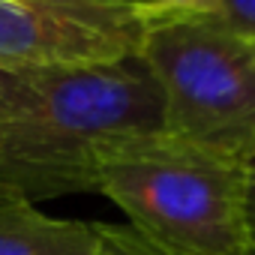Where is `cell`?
<instances>
[{
  "mask_svg": "<svg viewBox=\"0 0 255 255\" xmlns=\"http://www.w3.org/2000/svg\"><path fill=\"white\" fill-rule=\"evenodd\" d=\"M156 132H165L162 96L141 54L33 69L30 102L0 126V195L96 192L99 162L114 147Z\"/></svg>",
  "mask_w": 255,
  "mask_h": 255,
  "instance_id": "1",
  "label": "cell"
},
{
  "mask_svg": "<svg viewBox=\"0 0 255 255\" xmlns=\"http://www.w3.org/2000/svg\"><path fill=\"white\" fill-rule=\"evenodd\" d=\"M246 186L240 159L165 132L114 147L96 174L129 228L174 255H252Z\"/></svg>",
  "mask_w": 255,
  "mask_h": 255,
  "instance_id": "2",
  "label": "cell"
},
{
  "mask_svg": "<svg viewBox=\"0 0 255 255\" xmlns=\"http://www.w3.org/2000/svg\"><path fill=\"white\" fill-rule=\"evenodd\" d=\"M165 135L240 159L255 153V45L210 12H150L141 48Z\"/></svg>",
  "mask_w": 255,
  "mask_h": 255,
  "instance_id": "3",
  "label": "cell"
},
{
  "mask_svg": "<svg viewBox=\"0 0 255 255\" xmlns=\"http://www.w3.org/2000/svg\"><path fill=\"white\" fill-rule=\"evenodd\" d=\"M150 12V6L0 0V66L66 69L132 57Z\"/></svg>",
  "mask_w": 255,
  "mask_h": 255,
  "instance_id": "4",
  "label": "cell"
},
{
  "mask_svg": "<svg viewBox=\"0 0 255 255\" xmlns=\"http://www.w3.org/2000/svg\"><path fill=\"white\" fill-rule=\"evenodd\" d=\"M102 222L42 213L36 201L0 195V255H99Z\"/></svg>",
  "mask_w": 255,
  "mask_h": 255,
  "instance_id": "5",
  "label": "cell"
},
{
  "mask_svg": "<svg viewBox=\"0 0 255 255\" xmlns=\"http://www.w3.org/2000/svg\"><path fill=\"white\" fill-rule=\"evenodd\" d=\"M99 255H174L156 243H150L147 237H141L135 228L129 225H108L102 222V234H99ZM255 255V252H252Z\"/></svg>",
  "mask_w": 255,
  "mask_h": 255,
  "instance_id": "6",
  "label": "cell"
},
{
  "mask_svg": "<svg viewBox=\"0 0 255 255\" xmlns=\"http://www.w3.org/2000/svg\"><path fill=\"white\" fill-rule=\"evenodd\" d=\"M33 96V69L0 66V126L24 111Z\"/></svg>",
  "mask_w": 255,
  "mask_h": 255,
  "instance_id": "7",
  "label": "cell"
},
{
  "mask_svg": "<svg viewBox=\"0 0 255 255\" xmlns=\"http://www.w3.org/2000/svg\"><path fill=\"white\" fill-rule=\"evenodd\" d=\"M210 15L231 33L255 45V0H216Z\"/></svg>",
  "mask_w": 255,
  "mask_h": 255,
  "instance_id": "8",
  "label": "cell"
},
{
  "mask_svg": "<svg viewBox=\"0 0 255 255\" xmlns=\"http://www.w3.org/2000/svg\"><path fill=\"white\" fill-rule=\"evenodd\" d=\"M216 0H150V9L159 12H210Z\"/></svg>",
  "mask_w": 255,
  "mask_h": 255,
  "instance_id": "9",
  "label": "cell"
},
{
  "mask_svg": "<svg viewBox=\"0 0 255 255\" xmlns=\"http://www.w3.org/2000/svg\"><path fill=\"white\" fill-rule=\"evenodd\" d=\"M246 225H249V240L255 249V174L249 171V186H246Z\"/></svg>",
  "mask_w": 255,
  "mask_h": 255,
  "instance_id": "10",
  "label": "cell"
},
{
  "mask_svg": "<svg viewBox=\"0 0 255 255\" xmlns=\"http://www.w3.org/2000/svg\"><path fill=\"white\" fill-rule=\"evenodd\" d=\"M63 3H93V6H150V0H63Z\"/></svg>",
  "mask_w": 255,
  "mask_h": 255,
  "instance_id": "11",
  "label": "cell"
},
{
  "mask_svg": "<svg viewBox=\"0 0 255 255\" xmlns=\"http://www.w3.org/2000/svg\"><path fill=\"white\" fill-rule=\"evenodd\" d=\"M246 168H249V171H252V174H255V153H252V156H249V162H246Z\"/></svg>",
  "mask_w": 255,
  "mask_h": 255,
  "instance_id": "12",
  "label": "cell"
}]
</instances>
